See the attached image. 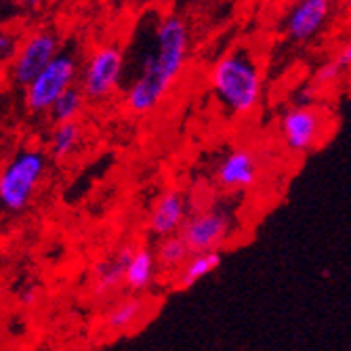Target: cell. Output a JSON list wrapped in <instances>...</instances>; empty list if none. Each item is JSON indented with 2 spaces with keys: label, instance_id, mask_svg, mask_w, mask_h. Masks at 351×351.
I'll return each instance as SVG.
<instances>
[{
  "label": "cell",
  "instance_id": "cell-1",
  "mask_svg": "<svg viewBox=\"0 0 351 351\" xmlns=\"http://www.w3.org/2000/svg\"><path fill=\"white\" fill-rule=\"evenodd\" d=\"M189 51V27L181 17L167 15L158 21L154 27L152 47L141 55L137 74L126 86V110L135 116H145L160 108L185 72Z\"/></svg>",
  "mask_w": 351,
  "mask_h": 351
},
{
  "label": "cell",
  "instance_id": "cell-2",
  "mask_svg": "<svg viewBox=\"0 0 351 351\" xmlns=\"http://www.w3.org/2000/svg\"><path fill=\"white\" fill-rule=\"evenodd\" d=\"M208 88L232 118H250L263 101V70L250 47L223 53L208 70Z\"/></svg>",
  "mask_w": 351,
  "mask_h": 351
},
{
  "label": "cell",
  "instance_id": "cell-3",
  "mask_svg": "<svg viewBox=\"0 0 351 351\" xmlns=\"http://www.w3.org/2000/svg\"><path fill=\"white\" fill-rule=\"evenodd\" d=\"M47 173V156L38 147H23L0 169V208L21 213L34 200Z\"/></svg>",
  "mask_w": 351,
  "mask_h": 351
},
{
  "label": "cell",
  "instance_id": "cell-4",
  "mask_svg": "<svg viewBox=\"0 0 351 351\" xmlns=\"http://www.w3.org/2000/svg\"><path fill=\"white\" fill-rule=\"evenodd\" d=\"M232 230L234 213L223 204H213L208 208L189 213L179 236L185 240L191 254L221 252L232 238Z\"/></svg>",
  "mask_w": 351,
  "mask_h": 351
},
{
  "label": "cell",
  "instance_id": "cell-5",
  "mask_svg": "<svg viewBox=\"0 0 351 351\" xmlns=\"http://www.w3.org/2000/svg\"><path fill=\"white\" fill-rule=\"evenodd\" d=\"M76 74H78L76 57L68 51H59L49 66L23 88L25 108L34 114L49 112L61 95L74 86Z\"/></svg>",
  "mask_w": 351,
  "mask_h": 351
},
{
  "label": "cell",
  "instance_id": "cell-6",
  "mask_svg": "<svg viewBox=\"0 0 351 351\" xmlns=\"http://www.w3.org/2000/svg\"><path fill=\"white\" fill-rule=\"evenodd\" d=\"M278 133L286 149L305 156L322 143V137L326 135V118L311 104H295L280 114Z\"/></svg>",
  "mask_w": 351,
  "mask_h": 351
},
{
  "label": "cell",
  "instance_id": "cell-7",
  "mask_svg": "<svg viewBox=\"0 0 351 351\" xmlns=\"http://www.w3.org/2000/svg\"><path fill=\"white\" fill-rule=\"evenodd\" d=\"M126 70L124 51L118 45H99L82 70V93L90 101H104L122 84Z\"/></svg>",
  "mask_w": 351,
  "mask_h": 351
},
{
  "label": "cell",
  "instance_id": "cell-8",
  "mask_svg": "<svg viewBox=\"0 0 351 351\" xmlns=\"http://www.w3.org/2000/svg\"><path fill=\"white\" fill-rule=\"evenodd\" d=\"M59 53V38L51 29H34L19 43L15 57L9 61V78L25 88Z\"/></svg>",
  "mask_w": 351,
  "mask_h": 351
},
{
  "label": "cell",
  "instance_id": "cell-9",
  "mask_svg": "<svg viewBox=\"0 0 351 351\" xmlns=\"http://www.w3.org/2000/svg\"><path fill=\"white\" fill-rule=\"evenodd\" d=\"M213 179L223 191H232V194L252 191L261 181V160L257 152L248 145H236L228 149L217 160Z\"/></svg>",
  "mask_w": 351,
  "mask_h": 351
},
{
  "label": "cell",
  "instance_id": "cell-10",
  "mask_svg": "<svg viewBox=\"0 0 351 351\" xmlns=\"http://www.w3.org/2000/svg\"><path fill=\"white\" fill-rule=\"evenodd\" d=\"M332 0H293L282 17V34L293 45H309L330 23Z\"/></svg>",
  "mask_w": 351,
  "mask_h": 351
},
{
  "label": "cell",
  "instance_id": "cell-11",
  "mask_svg": "<svg viewBox=\"0 0 351 351\" xmlns=\"http://www.w3.org/2000/svg\"><path fill=\"white\" fill-rule=\"evenodd\" d=\"M187 217L189 208L185 196L179 189H165L152 206L147 228L156 238H167L181 232Z\"/></svg>",
  "mask_w": 351,
  "mask_h": 351
},
{
  "label": "cell",
  "instance_id": "cell-12",
  "mask_svg": "<svg viewBox=\"0 0 351 351\" xmlns=\"http://www.w3.org/2000/svg\"><path fill=\"white\" fill-rule=\"evenodd\" d=\"M135 244H126L118 252L101 259L93 269V293L97 297H110L124 286V274Z\"/></svg>",
  "mask_w": 351,
  "mask_h": 351
},
{
  "label": "cell",
  "instance_id": "cell-13",
  "mask_svg": "<svg viewBox=\"0 0 351 351\" xmlns=\"http://www.w3.org/2000/svg\"><path fill=\"white\" fill-rule=\"evenodd\" d=\"M147 299L141 295H129L114 301L110 309L104 315V326L106 330L114 335H124L133 328H137L143 320H147Z\"/></svg>",
  "mask_w": 351,
  "mask_h": 351
},
{
  "label": "cell",
  "instance_id": "cell-14",
  "mask_svg": "<svg viewBox=\"0 0 351 351\" xmlns=\"http://www.w3.org/2000/svg\"><path fill=\"white\" fill-rule=\"evenodd\" d=\"M158 263H156V254L154 248L147 246H135L129 265H126L124 274V289L131 291L133 295H143L149 291L156 278H158Z\"/></svg>",
  "mask_w": 351,
  "mask_h": 351
},
{
  "label": "cell",
  "instance_id": "cell-15",
  "mask_svg": "<svg viewBox=\"0 0 351 351\" xmlns=\"http://www.w3.org/2000/svg\"><path fill=\"white\" fill-rule=\"evenodd\" d=\"M223 263L221 252H198L189 254V259L181 265L177 274H173V289L175 291H187L196 286L200 280L215 274Z\"/></svg>",
  "mask_w": 351,
  "mask_h": 351
},
{
  "label": "cell",
  "instance_id": "cell-16",
  "mask_svg": "<svg viewBox=\"0 0 351 351\" xmlns=\"http://www.w3.org/2000/svg\"><path fill=\"white\" fill-rule=\"evenodd\" d=\"M154 254H156L158 269L169 271V274H177L181 269V265L189 259L191 250L187 248L185 240L179 234H173L167 238H158Z\"/></svg>",
  "mask_w": 351,
  "mask_h": 351
},
{
  "label": "cell",
  "instance_id": "cell-17",
  "mask_svg": "<svg viewBox=\"0 0 351 351\" xmlns=\"http://www.w3.org/2000/svg\"><path fill=\"white\" fill-rule=\"evenodd\" d=\"M80 126L78 122H63V124H55V129L51 133V156L55 160H66L70 158L78 145H80Z\"/></svg>",
  "mask_w": 351,
  "mask_h": 351
},
{
  "label": "cell",
  "instance_id": "cell-18",
  "mask_svg": "<svg viewBox=\"0 0 351 351\" xmlns=\"http://www.w3.org/2000/svg\"><path fill=\"white\" fill-rule=\"evenodd\" d=\"M84 108V93L76 86L68 88L61 97L51 106L49 116L55 124H63V122H76V118L80 116Z\"/></svg>",
  "mask_w": 351,
  "mask_h": 351
},
{
  "label": "cell",
  "instance_id": "cell-19",
  "mask_svg": "<svg viewBox=\"0 0 351 351\" xmlns=\"http://www.w3.org/2000/svg\"><path fill=\"white\" fill-rule=\"evenodd\" d=\"M19 36L13 29L0 27V61H11L19 49Z\"/></svg>",
  "mask_w": 351,
  "mask_h": 351
},
{
  "label": "cell",
  "instance_id": "cell-20",
  "mask_svg": "<svg viewBox=\"0 0 351 351\" xmlns=\"http://www.w3.org/2000/svg\"><path fill=\"white\" fill-rule=\"evenodd\" d=\"M326 61L335 68V72L343 78V74H347L351 70V38L345 45H341L339 51L330 59H326Z\"/></svg>",
  "mask_w": 351,
  "mask_h": 351
},
{
  "label": "cell",
  "instance_id": "cell-21",
  "mask_svg": "<svg viewBox=\"0 0 351 351\" xmlns=\"http://www.w3.org/2000/svg\"><path fill=\"white\" fill-rule=\"evenodd\" d=\"M36 299H38V291H36V289H32V286H27V289L19 295V303H21V305H25V307L34 305V303H36Z\"/></svg>",
  "mask_w": 351,
  "mask_h": 351
},
{
  "label": "cell",
  "instance_id": "cell-22",
  "mask_svg": "<svg viewBox=\"0 0 351 351\" xmlns=\"http://www.w3.org/2000/svg\"><path fill=\"white\" fill-rule=\"evenodd\" d=\"M17 3H19L21 7H25V9H36V7L43 5V0H17Z\"/></svg>",
  "mask_w": 351,
  "mask_h": 351
},
{
  "label": "cell",
  "instance_id": "cell-23",
  "mask_svg": "<svg viewBox=\"0 0 351 351\" xmlns=\"http://www.w3.org/2000/svg\"><path fill=\"white\" fill-rule=\"evenodd\" d=\"M276 3H293V0H276Z\"/></svg>",
  "mask_w": 351,
  "mask_h": 351
}]
</instances>
